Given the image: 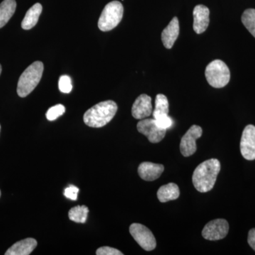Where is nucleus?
Here are the masks:
<instances>
[{"label": "nucleus", "instance_id": "obj_6", "mask_svg": "<svg viewBox=\"0 0 255 255\" xmlns=\"http://www.w3.org/2000/svg\"><path fill=\"white\" fill-rule=\"evenodd\" d=\"M129 232L142 249L146 251L155 249L157 243L155 236L146 226L140 223H132L129 228Z\"/></svg>", "mask_w": 255, "mask_h": 255}, {"label": "nucleus", "instance_id": "obj_2", "mask_svg": "<svg viewBox=\"0 0 255 255\" xmlns=\"http://www.w3.org/2000/svg\"><path fill=\"white\" fill-rule=\"evenodd\" d=\"M118 110L114 101L100 102L87 111L84 114V122L88 127L102 128L110 123Z\"/></svg>", "mask_w": 255, "mask_h": 255}, {"label": "nucleus", "instance_id": "obj_26", "mask_svg": "<svg viewBox=\"0 0 255 255\" xmlns=\"http://www.w3.org/2000/svg\"><path fill=\"white\" fill-rule=\"evenodd\" d=\"M80 189L75 186L70 185L64 191V195L70 200L76 201L78 199V194Z\"/></svg>", "mask_w": 255, "mask_h": 255}, {"label": "nucleus", "instance_id": "obj_30", "mask_svg": "<svg viewBox=\"0 0 255 255\" xmlns=\"http://www.w3.org/2000/svg\"><path fill=\"white\" fill-rule=\"evenodd\" d=\"M0 130H1V126H0Z\"/></svg>", "mask_w": 255, "mask_h": 255}, {"label": "nucleus", "instance_id": "obj_16", "mask_svg": "<svg viewBox=\"0 0 255 255\" xmlns=\"http://www.w3.org/2000/svg\"><path fill=\"white\" fill-rule=\"evenodd\" d=\"M179 194H180L179 188L174 183H169L162 186L157 193V199L162 203L176 200L179 198Z\"/></svg>", "mask_w": 255, "mask_h": 255}, {"label": "nucleus", "instance_id": "obj_14", "mask_svg": "<svg viewBox=\"0 0 255 255\" xmlns=\"http://www.w3.org/2000/svg\"><path fill=\"white\" fill-rule=\"evenodd\" d=\"M179 34V23L177 17H174L162 33V41L164 46L171 49L177 41Z\"/></svg>", "mask_w": 255, "mask_h": 255}, {"label": "nucleus", "instance_id": "obj_15", "mask_svg": "<svg viewBox=\"0 0 255 255\" xmlns=\"http://www.w3.org/2000/svg\"><path fill=\"white\" fill-rule=\"evenodd\" d=\"M37 241L33 238H26L13 245L5 253V255H28L34 251Z\"/></svg>", "mask_w": 255, "mask_h": 255}, {"label": "nucleus", "instance_id": "obj_25", "mask_svg": "<svg viewBox=\"0 0 255 255\" xmlns=\"http://www.w3.org/2000/svg\"><path fill=\"white\" fill-rule=\"evenodd\" d=\"M97 255H123L122 252L110 247H102L96 252Z\"/></svg>", "mask_w": 255, "mask_h": 255}, {"label": "nucleus", "instance_id": "obj_27", "mask_svg": "<svg viewBox=\"0 0 255 255\" xmlns=\"http://www.w3.org/2000/svg\"><path fill=\"white\" fill-rule=\"evenodd\" d=\"M248 244L255 251V228H253L248 233Z\"/></svg>", "mask_w": 255, "mask_h": 255}, {"label": "nucleus", "instance_id": "obj_10", "mask_svg": "<svg viewBox=\"0 0 255 255\" xmlns=\"http://www.w3.org/2000/svg\"><path fill=\"white\" fill-rule=\"evenodd\" d=\"M242 155L247 160L255 159V127L248 125L245 128L241 140Z\"/></svg>", "mask_w": 255, "mask_h": 255}, {"label": "nucleus", "instance_id": "obj_11", "mask_svg": "<svg viewBox=\"0 0 255 255\" xmlns=\"http://www.w3.org/2000/svg\"><path fill=\"white\" fill-rule=\"evenodd\" d=\"M131 113L136 119H144L152 114V99L150 96L141 95L135 100L132 105Z\"/></svg>", "mask_w": 255, "mask_h": 255}, {"label": "nucleus", "instance_id": "obj_7", "mask_svg": "<svg viewBox=\"0 0 255 255\" xmlns=\"http://www.w3.org/2000/svg\"><path fill=\"white\" fill-rule=\"evenodd\" d=\"M138 132L145 135L152 143L160 142L165 136L167 129L159 127L154 119H144L137 124Z\"/></svg>", "mask_w": 255, "mask_h": 255}, {"label": "nucleus", "instance_id": "obj_23", "mask_svg": "<svg viewBox=\"0 0 255 255\" xmlns=\"http://www.w3.org/2000/svg\"><path fill=\"white\" fill-rule=\"evenodd\" d=\"M58 87H59L60 91L63 93H70L73 90L71 78L68 75H63L60 77Z\"/></svg>", "mask_w": 255, "mask_h": 255}, {"label": "nucleus", "instance_id": "obj_18", "mask_svg": "<svg viewBox=\"0 0 255 255\" xmlns=\"http://www.w3.org/2000/svg\"><path fill=\"white\" fill-rule=\"evenodd\" d=\"M15 0H4L0 4V28L4 26L16 11Z\"/></svg>", "mask_w": 255, "mask_h": 255}, {"label": "nucleus", "instance_id": "obj_4", "mask_svg": "<svg viewBox=\"0 0 255 255\" xmlns=\"http://www.w3.org/2000/svg\"><path fill=\"white\" fill-rule=\"evenodd\" d=\"M205 75L208 83L214 88H223L231 80L229 68L221 60L211 62L206 67Z\"/></svg>", "mask_w": 255, "mask_h": 255}, {"label": "nucleus", "instance_id": "obj_5", "mask_svg": "<svg viewBox=\"0 0 255 255\" xmlns=\"http://www.w3.org/2000/svg\"><path fill=\"white\" fill-rule=\"evenodd\" d=\"M123 4L119 1H112L106 5L98 21L99 28L102 31H110L118 26L123 18Z\"/></svg>", "mask_w": 255, "mask_h": 255}, {"label": "nucleus", "instance_id": "obj_3", "mask_svg": "<svg viewBox=\"0 0 255 255\" xmlns=\"http://www.w3.org/2000/svg\"><path fill=\"white\" fill-rule=\"evenodd\" d=\"M43 69V63L36 61L30 65L21 74L17 85V94L20 97H26L36 88L41 81Z\"/></svg>", "mask_w": 255, "mask_h": 255}, {"label": "nucleus", "instance_id": "obj_8", "mask_svg": "<svg viewBox=\"0 0 255 255\" xmlns=\"http://www.w3.org/2000/svg\"><path fill=\"white\" fill-rule=\"evenodd\" d=\"M229 224L226 220H213L206 225L202 231V236L208 241H215L222 240L227 236Z\"/></svg>", "mask_w": 255, "mask_h": 255}, {"label": "nucleus", "instance_id": "obj_21", "mask_svg": "<svg viewBox=\"0 0 255 255\" xmlns=\"http://www.w3.org/2000/svg\"><path fill=\"white\" fill-rule=\"evenodd\" d=\"M242 22L255 38V9H248L242 15Z\"/></svg>", "mask_w": 255, "mask_h": 255}, {"label": "nucleus", "instance_id": "obj_19", "mask_svg": "<svg viewBox=\"0 0 255 255\" xmlns=\"http://www.w3.org/2000/svg\"><path fill=\"white\" fill-rule=\"evenodd\" d=\"M89 209L86 206H77L70 210L69 219L74 222L85 223L88 216Z\"/></svg>", "mask_w": 255, "mask_h": 255}, {"label": "nucleus", "instance_id": "obj_1", "mask_svg": "<svg viewBox=\"0 0 255 255\" xmlns=\"http://www.w3.org/2000/svg\"><path fill=\"white\" fill-rule=\"evenodd\" d=\"M221 171L219 159H210L197 166L192 176V182L196 190L208 192L214 188Z\"/></svg>", "mask_w": 255, "mask_h": 255}, {"label": "nucleus", "instance_id": "obj_13", "mask_svg": "<svg viewBox=\"0 0 255 255\" xmlns=\"http://www.w3.org/2000/svg\"><path fill=\"white\" fill-rule=\"evenodd\" d=\"M164 167L162 164L144 162L139 165L137 172L141 179L145 181L156 180L164 172Z\"/></svg>", "mask_w": 255, "mask_h": 255}, {"label": "nucleus", "instance_id": "obj_20", "mask_svg": "<svg viewBox=\"0 0 255 255\" xmlns=\"http://www.w3.org/2000/svg\"><path fill=\"white\" fill-rule=\"evenodd\" d=\"M169 102L165 95L159 94L156 96L155 108L152 112L153 118H156L159 116L168 115Z\"/></svg>", "mask_w": 255, "mask_h": 255}, {"label": "nucleus", "instance_id": "obj_28", "mask_svg": "<svg viewBox=\"0 0 255 255\" xmlns=\"http://www.w3.org/2000/svg\"><path fill=\"white\" fill-rule=\"evenodd\" d=\"M1 65H0V75H1Z\"/></svg>", "mask_w": 255, "mask_h": 255}, {"label": "nucleus", "instance_id": "obj_29", "mask_svg": "<svg viewBox=\"0 0 255 255\" xmlns=\"http://www.w3.org/2000/svg\"><path fill=\"white\" fill-rule=\"evenodd\" d=\"M0 196H1V191H0Z\"/></svg>", "mask_w": 255, "mask_h": 255}, {"label": "nucleus", "instance_id": "obj_22", "mask_svg": "<svg viewBox=\"0 0 255 255\" xmlns=\"http://www.w3.org/2000/svg\"><path fill=\"white\" fill-rule=\"evenodd\" d=\"M65 112V108L63 105H58L50 107L46 113V118L48 121H54L58 117H61Z\"/></svg>", "mask_w": 255, "mask_h": 255}, {"label": "nucleus", "instance_id": "obj_17", "mask_svg": "<svg viewBox=\"0 0 255 255\" xmlns=\"http://www.w3.org/2000/svg\"><path fill=\"white\" fill-rule=\"evenodd\" d=\"M42 9V5L39 3H36L28 10L21 22V27L23 29L29 30L36 26L41 14Z\"/></svg>", "mask_w": 255, "mask_h": 255}, {"label": "nucleus", "instance_id": "obj_12", "mask_svg": "<svg viewBox=\"0 0 255 255\" xmlns=\"http://www.w3.org/2000/svg\"><path fill=\"white\" fill-rule=\"evenodd\" d=\"M210 11L204 5H196L193 11L194 31L198 34L204 33L209 26Z\"/></svg>", "mask_w": 255, "mask_h": 255}, {"label": "nucleus", "instance_id": "obj_24", "mask_svg": "<svg viewBox=\"0 0 255 255\" xmlns=\"http://www.w3.org/2000/svg\"><path fill=\"white\" fill-rule=\"evenodd\" d=\"M153 119H155L157 125L159 127L162 128H169L172 127V124H173V121L168 115L159 116V117Z\"/></svg>", "mask_w": 255, "mask_h": 255}, {"label": "nucleus", "instance_id": "obj_9", "mask_svg": "<svg viewBox=\"0 0 255 255\" xmlns=\"http://www.w3.org/2000/svg\"><path fill=\"white\" fill-rule=\"evenodd\" d=\"M202 128L199 126L193 125L182 137L180 152L184 157L194 155L196 151V140L202 135Z\"/></svg>", "mask_w": 255, "mask_h": 255}]
</instances>
